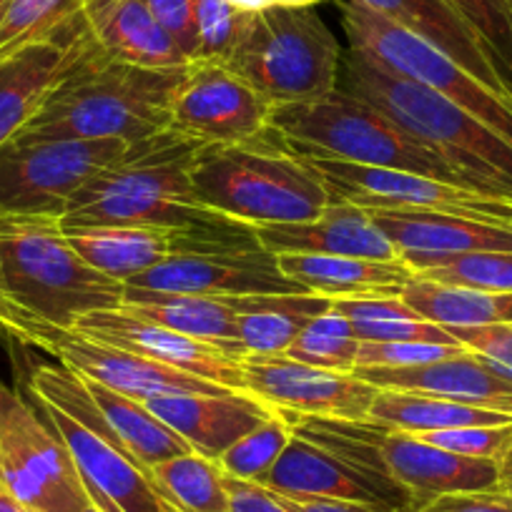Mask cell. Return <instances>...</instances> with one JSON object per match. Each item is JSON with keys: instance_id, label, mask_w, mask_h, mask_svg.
Here are the masks:
<instances>
[{"instance_id": "obj_1", "label": "cell", "mask_w": 512, "mask_h": 512, "mask_svg": "<svg viewBox=\"0 0 512 512\" xmlns=\"http://www.w3.org/2000/svg\"><path fill=\"white\" fill-rule=\"evenodd\" d=\"M199 149L201 141L176 128L128 144L73 196L61 226H156L219 246H262L254 226L209 209L196 196L191 174Z\"/></svg>"}, {"instance_id": "obj_2", "label": "cell", "mask_w": 512, "mask_h": 512, "mask_svg": "<svg viewBox=\"0 0 512 512\" xmlns=\"http://www.w3.org/2000/svg\"><path fill=\"white\" fill-rule=\"evenodd\" d=\"M181 68H141L88 51L18 134L41 139H121L126 144L171 128Z\"/></svg>"}, {"instance_id": "obj_3", "label": "cell", "mask_w": 512, "mask_h": 512, "mask_svg": "<svg viewBox=\"0 0 512 512\" xmlns=\"http://www.w3.org/2000/svg\"><path fill=\"white\" fill-rule=\"evenodd\" d=\"M337 88L390 116L475 189L512 196V144L457 103L390 73L352 48L342 51Z\"/></svg>"}, {"instance_id": "obj_4", "label": "cell", "mask_w": 512, "mask_h": 512, "mask_svg": "<svg viewBox=\"0 0 512 512\" xmlns=\"http://www.w3.org/2000/svg\"><path fill=\"white\" fill-rule=\"evenodd\" d=\"M126 284L88 267L56 216L0 214V312L68 327L118 309Z\"/></svg>"}, {"instance_id": "obj_5", "label": "cell", "mask_w": 512, "mask_h": 512, "mask_svg": "<svg viewBox=\"0 0 512 512\" xmlns=\"http://www.w3.org/2000/svg\"><path fill=\"white\" fill-rule=\"evenodd\" d=\"M191 179L209 209L249 226L312 221L332 204L324 181L272 128L234 144H201Z\"/></svg>"}, {"instance_id": "obj_6", "label": "cell", "mask_w": 512, "mask_h": 512, "mask_svg": "<svg viewBox=\"0 0 512 512\" xmlns=\"http://www.w3.org/2000/svg\"><path fill=\"white\" fill-rule=\"evenodd\" d=\"M269 128L294 154L307 159L410 171L475 189L460 171L407 134L390 116L339 88L314 101L274 106Z\"/></svg>"}, {"instance_id": "obj_7", "label": "cell", "mask_w": 512, "mask_h": 512, "mask_svg": "<svg viewBox=\"0 0 512 512\" xmlns=\"http://www.w3.org/2000/svg\"><path fill=\"white\" fill-rule=\"evenodd\" d=\"M342 46L314 6L251 11L224 66L274 106L322 98L337 88Z\"/></svg>"}, {"instance_id": "obj_8", "label": "cell", "mask_w": 512, "mask_h": 512, "mask_svg": "<svg viewBox=\"0 0 512 512\" xmlns=\"http://www.w3.org/2000/svg\"><path fill=\"white\" fill-rule=\"evenodd\" d=\"M339 23L352 51L362 53L390 73L415 81L480 118L512 144V98L492 91L447 53L407 28L367 11L352 0H339Z\"/></svg>"}, {"instance_id": "obj_9", "label": "cell", "mask_w": 512, "mask_h": 512, "mask_svg": "<svg viewBox=\"0 0 512 512\" xmlns=\"http://www.w3.org/2000/svg\"><path fill=\"white\" fill-rule=\"evenodd\" d=\"M121 139H41L16 134L0 146V214H66L73 196L126 151Z\"/></svg>"}, {"instance_id": "obj_10", "label": "cell", "mask_w": 512, "mask_h": 512, "mask_svg": "<svg viewBox=\"0 0 512 512\" xmlns=\"http://www.w3.org/2000/svg\"><path fill=\"white\" fill-rule=\"evenodd\" d=\"M0 482L33 512H81L91 505L58 432L8 384H0Z\"/></svg>"}, {"instance_id": "obj_11", "label": "cell", "mask_w": 512, "mask_h": 512, "mask_svg": "<svg viewBox=\"0 0 512 512\" xmlns=\"http://www.w3.org/2000/svg\"><path fill=\"white\" fill-rule=\"evenodd\" d=\"M0 332H6L8 337L23 344L43 349L71 372L106 384L111 390L123 392L139 402L151 400V397L224 392V387L194 377V374L166 367V364L126 352V349L113 347L101 339L86 337L76 329L56 327V324L21 312H0Z\"/></svg>"}, {"instance_id": "obj_12", "label": "cell", "mask_w": 512, "mask_h": 512, "mask_svg": "<svg viewBox=\"0 0 512 512\" xmlns=\"http://www.w3.org/2000/svg\"><path fill=\"white\" fill-rule=\"evenodd\" d=\"M259 485L292 500L362 502L387 512H417L422 505L392 477L299 435L292 437L277 465Z\"/></svg>"}, {"instance_id": "obj_13", "label": "cell", "mask_w": 512, "mask_h": 512, "mask_svg": "<svg viewBox=\"0 0 512 512\" xmlns=\"http://www.w3.org/2000/svg\"><path fill=\"white\" fill-rule=\"evenodd\" d=\"M274 103L216 61H191L171 103V128L201 144H234L269 131Z\"/></svg>"}, {"instance_id": "obj_14", "label": "cell", "mask_w": 512, "mask_h": 512, "mask_svg": "<svg viewBox=\"0 0 512 512\" xmlns=\"http://www.w3.org/2000/svg\"><path fill=\"white\" fill-rule=\"evenodd\" d=\"M239 364L246 392L287 415L367 420L377 395V387L354 372L309 367L284 354H246Z\"/></svg>"}, {"instance_id": "obj_15", "label": "cell", "mask_w": 512, "mask_h": 512, "mask_svg": "<svg viewBox=\"0 0 512 512\" xmlns=\"http://www.w3.org/2000/svg\"><path fill=\"white\" fill-rule=\"evenodd\" d=\"M126 287L196 297H256V294H309L279 267L277 254L264 246L199 249L169 256Z\"/></svg>"}, {"instance_id": "obj_16", "label": "cell", "mask_w": 512, "mask_h": 512, "mask_svg": "<svg viewBox=\"0 0 512 512\" xmlns=\"http://www.w3.org/2000/svg\"><path fill=\"white\" fill-rule=\"evenodd\" d=\"M41 415L71 452V460L81 475L88 500L103 512H171L151 485L146 467H141L121 445L88 430L61 412L58 407L36 402Z\"/></svg>"}, {"instance_id": "obj_17", "label": "cell", "mask_w": 512, "mask_h": 512, "mask_svg": "<svg viewBox=\"0 0 512 512\" xmlns=\"http://www.w3.org/2000/svg\"><path fill=\"white\" fill-rule=\"evenodd\" d=\"M71 329L86 334V337L113 344V347L126 349V352L139 354V357L154 359V362L166 364V367L194 374V377L206 379V382L219 384L224 390L246 392L239 359L229 357L214 344L186 337V334L166 329L161 324L146 322V319L131 317L121 309L91 312L78 319Z\"/></svg>"}, {"instance_id": "obj_18", "label": "cell", "mask_w": 512, "mask_h": 512, "mask_svg": "<svg viewBox=\"0 0 512 512\" xmlns=\"http://www.w3.org/2000/svg\"><path fill=\"white\" fill-rule=\"evenodd\" d=\"M96 48L83 11L61 33L0 58V146L23 131L66 73Z\"/></svg>"}, {"instance_id": "obj_19", "label": "cell", "mask_w": 512, "mask_h": 512, "mask_svg": "<svg viewBox=\"0 0 512 512\" xmlns=\"http://www.w3.org/2000/svg\"><path fill=\"white\" fill-rule=\"evenodd\" d=\"M390 239L400 262L415 272L425 264L480 251H512V229L420 209H367Z\"/></svg>"}, {"instance_id": "obj_20", "label": "cell", "mask_w": 512, "mask_h": 512, "mask_svg": "<svg viewBox=\"0 0 512 512\" xmlns=\"http://www.w3.org/2000/svg\"><path fill=\"white\" fill-rule=\"evenodd\" d=\"M146 410L184 437L189 447L219 460L234 442L277 415L251 392L224 390L216 395H169L144 400Z\"/></svg>"}, {"instance_id": "obj_21", "label": "cell", "mask_w": 512, "mask_h": 512, "mask_svg": "<svg viewBox=\"0 0 512 512\" xmlns=\"http://www.w3.org/2000/svg\"><path fill=\"white\" fill-rule=\"evenodd\" d=\"M377 390L420 392L460 405L512 415V377L472 352L402 369H354Z\"/></svg>"}, {"instance_id": "obj_22", "label": "cell", "mask_w": 512, "mask_h": 512, "mask_svg": "<svg viewBox=\"0 0 512 512\" xmlns=\"http://www.w3.org/2000/svg\"><path fill=\"white\" fill-rule=\"evenodd\" d=\"M259 244L272 254L362 256L377 262H400L395 246L372 221L367 209L334 201L312 221L254 226Z\"/></svg>"}, {"instance_id": "obj_23", "label": "cell", "mask_w": 512, "mask_h": 512, "mask_svg": "<svg viewBox=\"0 0 512 512\" xmlns=\"http://www.w3.org/2000/svg\"><path fill=\"white\" fill-rule=\"evenodd\" d=\"M66 239L78 251L88 267L98 269L116 282L151 272L169 256L199 249H236L219 246L179 231L156 229V226H86V229H63Z\"/></svg>"}, {"instance_id": "obj_24", "label": "cell", "mask_w": 512, "mask_h": 512, "mask_svg": "<svg viewBox=\"0 0 512 512\" xmlns=\"http://www.w3.org/2000/svg\"><path fill=\"white\" fill-rule=\"evenodd\" d=\"M352 3L425 38L452 61L460 63L465 71H470L477 81L502 96H510L482 38L450 0H352Z\"/></svg>"}, {"instance_id": "obj_25", "label": "cell", "mask_w": 512, "mask_h": 512, "mask_svg": "<svg viewBox=\"0 0 512 512\" xmlns=\"http://www.w3.org/2000/svg\"><path fill=\"white\" fill-rule=\"evenodd\" d=\"M83 21L103 56L141 68H181L189 58L144 0H83Z\"/></svg>"}, {"instance_id": "obj_26", "label": "cell", "mask_w": 512, "mask_h": 512, "mask_svg": "<svg viewBox=\"0 0 512 512\" xmlns=\"http://www.w3.org/2000/svg\"><path fill=\"white\" fill-rule=\"evenodd\" d=\"M279 267L289 279L329 299L402 297L412 269L402 262H377L362 256L279 254Z\"/></svg>"}, {"instance_id": "obj_27", "label": "cell", "mask_w": 512, "mask_h": 512, "mask_svg": "<svg viewBox=\"0 0 512 512\" xmlns=\"http://www.w3.org/2000/svg\"><path fill=\"white\" fill-rule=\"evenodd\" d=\"M118 309L131 317L214 344L239 362L246 357L239 344V332H236V314L226 299L126 287Z\"/></svg>"}, {"instance_id": "obj_28", "label": "cell", "mask_w": 512, "mask_h": 512, "mask_svg": "<svg viewBox=\"0 0 512 512\" xmlns=\"http://www.w3.org/2000/svg\"><path fill=\"white\" fill-rule=\"evenodd\" d=\"M236 314L244 354H284L304 327L332 307L322 294H256L226 297Z\"/></svg>"}, {"instance_id": "obj_29", "label": "cell", "mask_w": 512, "mask_h": 512, "mask_svg": "<svg viewBox=\"0 0 512 512\" xmlns=\"http://www.w3.org/2000/svg\"><path fill=\"white\" fill-rule=\"evenodd\" d=\"M83 382H86L88 392H91L101 415L106 417L108 430L113 432L118 445L134 457L141 467L149 470V467L171 460V457L194 452L184 437H179L159 417L151 415L144 402L111 390V387L101 382H93L88 377H83Z\"/></svg>"}, {"instance_id": "obj_30", "label": "cell", "mask_w": 512, "mask_h": 512, "mask_svg": "<svg viewBox=\"0 0 512 512\" xmlns=\"http://www.w3.org/2000/svg\"><path fill=\"white\" fill-rule=\"evenodd\" d=\"M367 420L392 427V430L412 432V435L455 430V427L512 425V415L400 390H377L372 405H369Z\"/></svg>"}, {"instance_id": "obj_31", "label": "cell", "mask_w": 512, "mask_h": 512, "mask_svg": "<svg viewBox=\"0 0 512 512\" xmlns=\"http://www.w3.org/2000/svg\"><path fill=\"white\" fill-rule=\"evenodd\" d=\"M402 302L427 322L440 327H477V324H512V294L485 289L450 287L412 277Z\"/></svg>"}, {"instance_id": "obj_32", "label": "cell", "mask_w": 512, "mask_h": 512, "mask_svg": "<svg viewBox=\"0 0 512 512\" xmlns=\"http://www.w3.org/2000/svg\"><path fill=\"white\" fill-rule=\"evenodd\" d=\"M151 485L171 512H226V475L216 460L184 452L146 470Z\"/></svg>"}, {"instance_id": "obj_33", "label": "cell", "mask_w": 512, "mask_h": 512, "mask_svg": "<svg viewBox=\"0 0 512 512\" xmlns=\"http://www.w3.org/2000/svg\"><path fill=\"white\" fill-rule=\"evenodd\" d=\"M334 307L347 317L359 342H430L460 344L445 327L427 322L407 307L402 297L332 299Z\"/></svg>"}, {"instance_id": "obj_34", "label": "cell", "mask_w": 512, "mask_h": 512, "mask_svg": "<svg viewBox=\"0 0 512 512\" xmlns=\"http://www.w3.org/2000/svg\"><path fill=\"white\" fill-rule=\"evenodd\" d=\"M359 344L362 342L354 337L352 324L332 304L299 332L284 357L332 372H354Z\"/></svg>"}, {"instance_id": "obj_35", "label": "cell", "mask_w": 512, "mask_h": 512, "mask_svg": "<svg viewBox=\"0 0 512 512\" xmlns=\"http://www.w3.org/2000/svg\"><path fill=\"white\" fill-rule=\"evenodd\" d=\"M83 11V0H11L0 23V58L61 33Z\"/></svg>"}, {"instance_id": "obj_36", "label": "cell", "mask_w": 512, "mask_h": 512, "mask_svg": "<svg viewBox=\"0 0 512 512\" xmlns=\"http://www.w3.org/2000/svg\"><path fill=\"white\" fill-rule=\"evenodd\" d=\"M294 437V425L289 415L277 412L262 422L259 427L241 437L239 442L229 447L224 455L216 460V465L224 470V475L236 477V480H249V482H262L269 475L282 452Z\"/></svg>"}, {"instance_id": "obj_37", "label": "cell", "mask_w": 512, "mask_h": 512, "mask_svg": "<svg viewBox=\"0 0 512 512\" xmlns=\"http://www.w3.org/2000/svg\"><path fill=\"white\" fill-rule=\"evenodd\" d=\"M415 277L450 287L485 289V292L512 294V251H480L440 259L415 269Z\"/></svg>"}, {"instance_id": "obj_38", "label": "cell", "mask_w": 512, "mask_h": 512, "mask_svg": "<svg viewBox=\"0 0 512 512\" xmlns=\"http://www.w3.org/2000/svg\"><path fill=\"white\" fill-rule=\"evenodd\" d=\"M485 43L512 96V0H450Z\"/></svg>"}, {"instance_id": "obj_39", "label": "cell", "mask_w": 512, "mask_h": 512, "mask_svg": "<svg viewBox=\"0 0 512 512\" xmlns=\"http://www.w3.org/2000/svg\"><path fill=\"white\" fill-rule=\"evenodd\" d=\"M251 11L231 0H199L196 3V51L191 61L224 63L244 33Z\"/></svg>"}, {"instance_id": "obj_40", "label": "cell", "mask_w": 512, "mask_h": 512, "mask_svg": "<svg viewBox=\"0 0 512 512\" xmlns=\"http://www.w3.org/2000/svg\"><path fill=\"white\" fill-rule=\"evenodd\" d=\"M417 437L440 447V450L452 452V455L500 462L512 447V425L455 427V430L422 432Z\"/></svg>"}, {"instance_id": "obj_41", "label": "cell", "mask_w": 512, "mask_h": 512, "mask_svg": "<svg viewBox=\"0 0 512 512\" xmlns=\"http://www.w3.org/2000/svg\"><path fill=\"white\" fill-rule=\"evenodd\" d=\"M467 352L462 344H430V342H362L354 369H402L417 364L440 362Z\"/></svg>"}, {"instance_id": "obj_42", "label": "cell", "mask_w": 512, "mask_h": 512, "mask_svg": "<svg viewBox=\"0 0 512 512\" xmlns=\"http://www.w3.org/2000/svg\"><path fill=\"white\" fill-rule=\"evenodd\" d=\"M467 352L477 354L492 367L512 377V324H477V327H445Z\"/></svg>"}, {"instance_id": "obj_43", "label": "cell", "mask_w": 512, "mask_h": 512, "mask_svg": "<svg viewBox=\"0 0 512 512\" xmlns=\"http://www.w3.org/2000/svg\"><path fill=\"white\" fill-rule=\"evenodd\" d=\"M196 3L199 0H144L156 23L174 38L189 61L196 51Z\"/></svg>"}, {"instance_id": "obj_44", "label": "cell", "mask_w": 512, "mask_h": 512, "mask_svg": "<svg viewBox=\"0 0 512 512\" xmlns=\"http://www.w3.org/2000/svg\"><path fill=\"white\" fill-rule=\"evenodd\" d=\"M417 512H512V500L502 490L452 492L422 502Z\"/></svg>"}, {"instance_id": "obj_45", "label": "cell", "mask_w": 512, "mask_h": 512, "mask_svg": "<svg viewBox=\"0 0 512 512\" xmlns=\"http://www.w3.org/2000/svg\"><path fill=\"white\" fill-rule=\"evenodd\" d=\"M226 495H229L226 512H289L284 502L259 482L236 480L226 475Z\"/></svg>"}, {"instance_id": "obj_46", "label": "cell", "mask_w": 512, "mask_h": 512, "mask_svg": "<svg viewBox=\"0 0 512 512\" xmlns=\"http://www.w3.org/2000/svg\"><path fill=\"white\" fill-rule=\"evenodd\" d=\"M277 495V492H274ZM289 512H387L382 507L362 505V502L344 500H292V497L277 495Z\"/></svg>"}, {"instance_id": "obj_47", "label": "cell", "mask_w": 512, "mask_h": 512, "mask_svg": "<svg viewBox=\"0 0 512 512\" xmlns=\"http://www.w3.org/2000/svg\"><path fill=\"white\" fill-rule=\"evenodd\" d=\"M244 11H264V8H277V6H317L319 0H231Z\"/></svg>"}, {"instance_id": "obj_48", "label": "cell", "mask_w": 512, "mask_h": 512, "mask_svg": "<svg viewBox=\"0 0 512 512\" xmlns=\"http://www.w3.org/2000/svg\"><path fill=\"white\" fill-rule=\"evenodd\" d=\"M0 512H33V510L31 507L23 505V502L18 500L11 490H8V487L0 482Z\"/></svg>"}, {"instance_id": "obj_49", "label": "cell", "mask_w": 512, "mask_h": 512, "mask_svg": "<svg viewBox=\"0 0 512 512\" xmlns=\"http://www.w3.org/2000/svg\"><path fill=\"white\" fill-rule=\"evenodd\" d=\"M500 490L512 500V447L500 460Z\"/></svg>"}, {"instance_id": "obj_50", "label": "cell", "mask_w": 512, "mask_h": 512, "mask_svg": "<svg viewBox=\"0 0 512 512\" xmlns=\"http://www.w3.org/2000/svg\"><path fill=\"white\" fill-rule=\"evenodd\" d=\"M8 3H11V0H0V23H3V16H6Z\"/></svg>"}, {"instance_id": "obj_51", "label": "cell", "mask_w": 512, "mask_h": 512, "mask_svg": "<svg viewBox=\"0 0 512 512\" xmlns=\"http://www.w3.org/2000/svg\"><path fill=\"white\" fill-rule=\"evenodd\" d=\"M81 512H103V510H98V507L96 505H93V502H91V505H88V507H83V510Z\"/></svg>"}]
</instances>
